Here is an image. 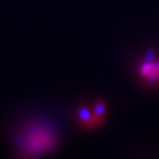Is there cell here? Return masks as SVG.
I'll return each mask as SVG.
<instances>
[{
    "mask_svg": "<svg viewBox=\"0 0 159 159\" xmlns=\"http://www.w3.org/2000/svg\"><path fill=\"white\" fill-rule=\"evenodd\" d=\"M139 75L148 84H159V57L148 53L139 66Z\"/></svg>",
    "mask_w": 159,
    "mask_h": 159,
    "instance_id": "obj_1",
    "label": "cell"
},
{
    "mask_svg": "<svg viewBox=\"0 0 159 159\" xmlns=\"http://www.w3.org/2000/svg\"><path fill=\"white\" fill-rule=\"evenodd\" d=\"M104 112H105L104 102H98L96 105V107H94V120H96L97 124H99V123L102 121V119H104Z\"/></svg>",
    "mask_w": 159,
    "mask_h": 159,
    "instance_id": "obj_2",
    "label": "cell"
}]
</instances>
